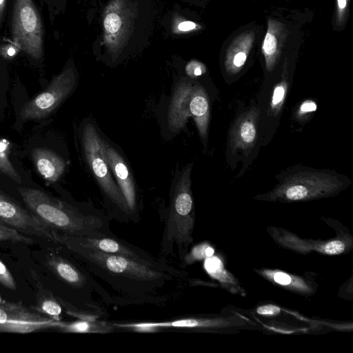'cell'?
Wrapping results in <instances>:
<instances>
[{
  "label": "cell",
  "instance_id": "8fae6325",
  "mask_svg": "<svg viewBox=\"0 0 353 353\" xmlns=\"http://www.w3.org/2000/svg\"><path fill=\"white\" fill-rule=\"evenodd\" d=\"M68 236L84 247L108 254L120 255L150 265L161 267L168 265L163 259H157L143 249L116 236L114 234L100 237Z\"/></svg>",
  "mask_w": 353,
  "mask_h": 353
},
{
  "label": "cell",
  "instance_id": "1f68e13d",
  "mask_svg": "<svg viewBox=\"0 0 353 353\" xmlns=\"http://www.w3.org/2000/svg\"><path fill=\"white\" fill-rule=\"evenodd\" d=\"M201 73H202V70H201V69L199 67L196 68L194 69V74L195 75H200V74H201Z\"/></svg>",
  "mask_w": 353,
  "mask_h": 353
},
{
  "label": "cell",
  "instance_id": "7402d4cb",
  "mask_svg": "<svg viewBox=\"0 0 353 353\" xmlns=\"http://www.w3.org/2000/svg\"><path fill=\"white\" fill-rule=\"evenodd\" d=\"M214 249L207 243H202L193 248L183 257V261L185 265H190L195 261L206 259L213 255Z\"/></svg>",
  "mask_w": 353,
  "mask_h": 353
},
{
  "label": "cell",
  "instance_id": "9c48e42d",
  "mask_svg": "<svg viewBox=\"0 0 353 353\" xmlns=\"http://www.w3.org/2000/svg\"><path fill=\"white\" fill-rule=\"evenodd\" d=\"M101 142L104 155L125 200L132 221H137L139 216L137 185L130 164L119 148L102 132Z\"/></svg>",
  "mask_w": 353,
  "mask_h": 353
},
{
  "label": "cell",
  "instance_id": "9a60e30c",
  "mask_svg": "<svg viewBox=\"0 0 353 353\" xmlns=\"http://www.w3.org/2000/svg\"><path fill=\"white\" fill-rule=\"evenodd\" d=\"M30 272L37 289L36 303L32 309L55 321H61L62 306L53 293L43 286L38 274L32 270Z\"/></svg>",
  "mask_w": 353,
  "mask_h": 353
},
{
  "label": "cell",
  "instance_id": "2e32d148",
  "mask_svg": "<svg viewBox=\"0 0 353 353\" xmlns=\"http://www.w3.org/2000/svg\"><path fill=\"white\" fill-rule=\"evenodd\" d=\"M52 328L63 332L72 333H108L114 330L111 323L97 320H83L73 322L54 321Z\"/></svg>",
  "mask_w": 353,
  "mask_h": 353
},
{
  "label": "cell",
  "instance_id": "4316f807",
  "mask_svg": "<svg viewBox=\"0 0 353 353\" xmlns=\"http://www.w3.org/2000/svg\"><path fill=\"white\" fill-rule=\"evenodd\" d=\"M256 312L261 315L276 316L281 312V308L272 304L264 305L257 307Z\"/></svg>",
  "mask_w": 353,
  "mask_h": 353
},
{
  "label": "cell",
  "instance_id": "5bb4252c",
  "mask_svg": "<svg viewBox=\"0 0 353 353\" xmlns=\"http://www.w3.org/2000/svg\"><path fill=\"white\" fill-rule=\"evenodd\" d=\"M32 159L39 174L50 183L57 181L64 173V160L50 149L34 148L32 151Z\"/></svg>",
  "mask_w": 353,
  "mask_h": 353
},
{
  "label": "cell",
  "instance_id": "6da1fadb",
  "mask_svg": "<svg viewBox=\"0 0 353 353\" xmlns=\"http://www.w3.org/2000/svg\"><path fill=\"white\" fill-rule=\"evenodd\" d=\"M54 242L81 261L105 290L107 304L163 305L179 288L184 274L167 266H154L81 245L68 235L52 231Z\"/></svg>",
  "mask_w": 353,
  "mask_h": 353
},
{
  "label": "cell",
  "instance_id": "ba28073f",
  "mask_svg": "<svg viewBox=\"0 0 353 353\" xmlns=\"http://www.w3.org/2000/svg\"><path fill=\"white\" fill-rule=\"evenodd\" d=\"M76 85V76L71 69L54 76L43 92L22 106L21 120H39L50 115L73 92Z\"/></svg>",
  "mask_w": 353,
  "mask_h": 353
},
{
  "label": "cell",
  "instance_id": "836d02e7",
  "mask_svg": "<svg viewBox=\"0 0 353 353\" xmlns=\"http://www.w3.org/2000/svg\"><path fill=\"white\" fill-rule=\"evenodd\" d=\"M0 223L1 224H4L1 220H0ZM5 225V224H4Z\"/></svg>",
  "mask_w": 353,
  "mask_h": 353
},
{
  "label": "cell",
  "instance_id": "f1b7e54d",
  "mask_svg": "<svg viewBox=\"0 0 353 353\" xmlns=\"http://www.w3.org/2000/svg\"><path fill=\"white\" fill-rule=\"evenodd\" d=\"M178 28L181 31H188L194 29L196 24L192 21H183L179 25Z\"/></svg>",
  "mask_w": 353,
  "mask_h": 353
},
{
  "label": "cell",
  "instance_id": "e0dca14e",
  "mask_svg": "<svg viewBox=\"0 0 353 353\" xmlns=\"http://www.w3.org/2000/svg\"><path fill=\"white\" fill-rule=\"evenodd\" d=\"M261 274L276 283L292 290L305 293L312 291L311 287L303 279L299 276L290 275L278 270H263Z\"/></svg>",
  "mask_w": 353,
  "mask_h": 353
},
{
  "label": "cell",
  "instance_id": "44dd1931",
  "mask_svg": "<svg viewBox=\"0 0 353 353\" xmlns=\"http://www.w3.org/2000/svg\"><path fill=\"white\" fill-rule=\"evenodd\" d=\"M277 50V39L270 28L265 37L263 51L265 57L266 67L271 70L274 66Z\"/></svg>",
  "mask_w": 353,
  "mask_h": 353
},
{
  "label": "cell",
  "instance_id": "3957f363",
  "mask_svg": "<svg viewBox=\"0 0 353 353\" xmlns=\"http://www.w3.org/2000/svg\"><path fill=\"white\" fill-rule=\"evenodd\" d=\"M193 163L178 171L170 191V205L161 241V251L166 255L173 253L176 244L181 261L193 243L192 232L195 210L191 190V172Z\"/></svg>",
  "mask_w": 353,
  "mask_h": 353
},
{
  "label": "cell",
  "instance_id": "d4e9b609",
  "mask_svg": "<svg viewBox=\"0 0 353 353\" xmlns=\"http://www.w3.org/2000/svg\"><path fill=\"white\" fill-rule=\"evenodd\" d=\"M121 26V21L119 15L111 13L106 16L104 20V26L107 31L111 33L117 32Z\"/></svg>",
  "mask_w": 353,
  "mask_h": 353
},
{
  "label": "cell",
  "instance_id": "30bf717a",
  "mask_svg": "<svg viewBox=\"0 0 353 353\" xmlns=\"http://www.w3.org/2000/svg\"><path fill=\"white\" fill-rule=\"evenodd\" d=\"M54 321L21 302L3 301L0 303V332L30 333L52 328Z\"/></svg>",
  "mask_w": 353,
  "mask_h": 353
},
{
  "label": "cell",
  "instance_id": "603a6c76",
  "mask_svg": "<svg viewBox=\"0 0 353 353\" xmlns=\"http://www.w3.org/2000/svg\"><path fill=\"white\" fill-rule=\"evenodd\" d=\"M11 241L13 242H20L26 244H31L33 240L21 234L17 230L6 225L0 223V241Z\"/></svg>",
  "mask_w": 353,
  "mask_h": 353
},
{
  "label": "cell",
  "instance_id": "4fadbf2b",
  "mask_svg": "<svg viewBox=\"0 0 353 353\" xmlns=\"http://www.w3.org/2000/svg\"><path fill=\"white\" fill-rule=\"evenodd\" d=\"M259 115L260 109L252 107L235 121L229 134L230 148L233 153L237 150L248 153L254 146Z\"/></svg>",
  "mask_w": 353,
  "mask_h": 353
},
{
  "label": "cell",
  "instance_id": "83f0119b",
  "mask_svg": "<svg viewBox=\"0 0 353 353\" xmlns=\"http://www.w3.org/2000/svg\"><path fill=\"white\" fill-rule=\"evenodd\" d=\"M316 110V104L314 101L307 100L303 102L299 110V115H304L309 112H314Z\"/></svg>",
  "mask_w": 353,
  "mask_h": 353
},
{
  "label": "cell",
  "instance_id": "ac0fdd59",
  "mask_svg": "<svg viewBox=\"0 0 353 353\" xmlns=\"http://www.w3.org/2000/svg\"><path fill=\"white\" fill-rule=\"evenodd\" d=\"M11 145L6 139H0V174L21 184V178L11 159Z\"/></svg>",
  "mask_w": 353,
  "mask_h": 353
},
{
  "label": "cell",
  "instance_id": "f546056e",
  "mask_svg": "<svg viewBox=\"0 0 353 353\" xmlns=\"http://www.w3.org/2000/svg\"><path fill=\"white\" fill-rule=\"evenodd\" d=\"M6 0H0V26L2 22L3 15L6 8Z\"/></svg>",
  "mask_w": 353,
  "mask_h": 353
},
{
  "label": "cell",
  "instance_id": "277c9868",
  "mask_svg": "<svg viewBox=\"0 0 353 353\" xmlns=\"http://www.w3.org/2000/svg\"><path fill=\"white\" fill-rule=\"evenodd\" d=\"M80 143L87 167L97 183L109 214L119 221H132L125 200L104 155L101 132L91 119L81 125Z\"/></svg>",
  "mask_w": 353,
  "mask_h": 353
},
{
  "label": "cell",
  "instance_id": "7a4b0ae2",
  "mask_svg": "<svg viewBox=\"0 0 353 353\" xmlns=\"http://www.w3.org/2000/svg\"><path fill=\"white\" fill-rule=\"evenodd\" d=\"M17 190L30 212L51 231L81 237L113 234L108 216L91 204L74 205L35 188Z\"/></svg>",
  "mask_w": 353,
  "mask_h": 353
},
{
  "label": "cell",
  "instance_id": "5b68a950",
  "mask_svg": "<svg viewBox=\"0 0 353 353\" xmlns=\"http://www.w3.org/2000/svg\"><path fill=\"white\" fill-rule=\"evenodd\" d=\"M345 176L325 171L299 170L284 177L270 192L256 199L283 202L307 201L334 196L348 186Z\"/></svg>",
  "mask_w": 353,
  "mask_h": 353
},
{
  "label": "cell",
  "instance_id": "d6a6232c",
  "mask_svg": "<svg viewBox=\"0 0 353 353\" xmlns=\"http://www.w3.org/2000/svg\"><path fill=\"white\" fill-rule=\"evenodd\" d=\"M2 301H2L1 297V296H0V303H1Z\"/></svg>",
  "mask_w": 353,
  "mask_h": 353
},
{
  "label": "cell",
  "instance_id": "7c38bea8",
  "mask_svg": "<svg viewBox=\"0 0 353 353\" xmlns=\"http://www.w3.org/2000/svg\"><path fill=\"white\" fill-rule=\"evenodd\" d=\"M0 220L6 225L54 242L52 231L43 226L28 209L0 191ZM55 243V242H54Z\"/></svg>",
  "mask_w": 353,
  "mask_h": 353
},
{
  "label": "cell",
  "instance_id": "484cf974",
  "mask_svg": "<svg viewBox=\"0 0 353 353\" xmlns=\"http://www.w3.org/2000/svg\"><path fill=\"white\" fill-rule=\"evenodd\" d=\"M20 50L14 44H4L0 47V55L4 59H10L14 57Z\"/></svg>",
  "mask_w": 353,
  "mask_h": 353
},
{
  "label": "cell",
  "instance_id": "4dcf8cb0",
  "mask_svg": "<svg viewBox=\"0 0 353 353\" xmlns=\"http://www.w3.org/2000/svg\"><path fill=\"white\" fill-rule=\"evenodd\" d=\"M337 2L339 9L341 10L340 12H341V10H344L346 7L347 0H337Z\"/></svg>",
  "mask_w": 353,
  "mask_h": 353
},
{
  "label": "cell",
  "instance_id": "52a82bcc",
  "mask_svg": "<svg viewBox=\"0 0 353 353\" xmlns=\"http://www.w3.org/2000/svg\"><path fill=\"white\" fill-rule=\"evenodd\" d=\"M11 33L19 50L34 59L43 53V28L33 0H14Z\"/></svg>",
  "mask_w": 353,
  "mask_h": 353
},
{
  "label": "cell",
  "instance_id": "ffe728a7",
  "mask_svg": "<svg viewBox=\"0 0 353 353\" xmlns=\"http://www.w3.org/2000/svg\"><path fill=\"white\" fill-rule=\"evenodd\" d=\"M288 89V80L283 79L274 87L270 101V112L274 116H277L281 110L285 100Z\"/></svg>",
  "mask_w": 353,
  "mask_h": 353
},
{
  "label": "cell",
  "instance_id": "cb8c5ba5",
  "mask_svg": "<svg viewBox=\"0 0 353 353\" xmlns=\"http://www.w3.org/2000/svg\"><path fill=\"white\" fill-rule=\"evenodd\" d=\"M0 283L10 290H16L15 281L6 265L0 259Z\"/></svg>",
  "mask_w": 353,
  "mask_h": 353
},
{
  "label": "cell",
  "instance_id": "d6986e66",
  "mask_svg": "<svg viewBox=\"0 0 353 353\" xmlns=\"http://www.w3.org/2000/svg\"><path fill=\"white\" fill-rule=\"evenodd\" d=\"M204 267L209 274L221 282L232 283V276L224 270L221 261L217 256L212 255L206 258Z\"/></svg>",
  "mask_w": 353,
  "mask_h": 353
},
{
  "label": "cell",
  "instance_id": "8992f818",
  "mask_svg": "<svg viewBox=\"0 0 353 353\" xmlns=\"http://www.w3.org/2000/svg\"><path fill=\"white\" fill-rule=\"evenodd\" d=\"M192 117L199 134L206 141L210 121V103L205 90L201 85L183 82L174 89L167 113L170 130H182L188 118Z\"/></svg>",
  "mask_w": 353,
  "mask_h": 353
}]
</instances>
